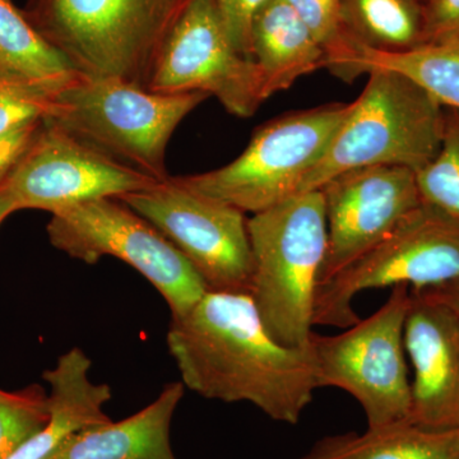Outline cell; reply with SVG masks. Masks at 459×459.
<instances>
[{
	"instance_id": "cell-31",
	"label": "cell",
	"mask_w": 459,
	"mask_h": 459,
	"mask_svg": "<svg viewBox=\"0 0 459 459\" xmlns=\"http://www.w3.org/2000/svg\"><path fill=\"white\" fill-rule=\"evenodd\" d=\"M0 78H3L2 75H0ZM5 80H7V78H5Z\"/></svg>"
},
{
	"instance_id": "cell-6",
	"label": "cell",
	"mask_w": 459,
	"mask_h": 459,
	"mask_svg": "<svg viewBox=\"0 0 459 459\" xmlns=\"http://www.w3.org/2000/svg\"><path fill=\"white\" fill-rule=\"evenodd\" d=\"M349 110L350 104H329L282 115L259 126L234 161L175 180L244 213L270 210L300 192Z\"/></svg>"
},
{
	"instance_id": "cell-9",
	"label": "cell",
	"mask_w": 459,
	"mask_h": 459,
	"mask_svg": "<svg viewBox=\"0 0 459 459\" xmlns=\"http://www.w3.org/2000/svg\"><path fill=\"white\" fill-rule=\"evenodd\" d=\"M410 286L392 287L377 312L336 336L310 334L318 388L336 386L355 398L368 429L409 419L411 383L404 356L403 327Z\"/></svg>"
},
{
	"instance_id": "cell-8",
	"label": "cell",
	"mask_w": 459,
	"mask_h": 459,
	"mask_svg": "<svg viewBox=\"0 0 459 459\" xmlns=\"http://www.w3.org/2000/svg\"><path fill=\"white\" fill-rule=\"evenodd\" d=\"M51 246L93 265L115 256L131 265L165 299L171 318L184 316L208 291L178 247L146 219L117 198H102L51 214Z\"/></svg>"
},
{
	"instance_id": "cell-20",
	"label": "cell",
	"mask_w": 459,
	"mask_h": 459,
	"mask_svg": "<svg viewBox=\"0 0 459 459\" xmlns=\"http://www.w3.org/2000/svg\"><path fill=\"white\" fill-rule=\"evenodd\" d=\"M342 20L358 48L403 53L425 45L424 0H342Z\"/></svg>"
},
{
	"instance_id": "cell-2",
	"label": "cell",
	"mask_w": 459,
	"mask_h": 459,
	"mask_svg": "<svg viewBox=\"0 0 459 459\" xmlns=\"http://www.w3.org/2000/svg\"><path fill=\"white\" fill-rule=\"evenodd\" d=\"M193 0H29L23 13L81 75L148 90L172 29Z\"/></svg>"
},
{
	"instance_id": "cell-27",
	"label": "cell",
	"mask_w": 459,
	"mask_h": 459,
	"mask_svg": "<svg viewBox=\"0 0 459 459\" xmlns=\"http://www.w3.org/2000/svg\"><path fill=\"white\" fill-rule=\"evenodd\" d=\"M425 44L459 40V0H424Z\"/></svg>"
},
{
	"instance_id": "cell-17",
	"label": "cell",
	"mask_w": 459,
	"mask_h": 459,
	"mask_svg": "<svg viewBox=\"0 0 459 459\" xmlns=\"http://www.w3.org/2000/svg\"><path fill=\"white\" fill-rule=\"evenodd\" d=\"M252 59L267 99L304 75L325 68V51L285 0H264L250 26Z\"/></svg>"
},
{
	"instance_id": "cell-22",
	"label": "cell",
	"mask_w": 459,
	"mask_h": 459,
	"mask_svg": "<svg viewBox=\"0 0 459 459\" xmlns=\"http://www.w3.org/2000/svg\"><path fill=\"white\" fill-rule=\"evenodd\" d=\"M325 51V68L344 82L360 77L359 49L344 30L342 0H285Z\"/></svg>"
},
{
	"instance_id": "cell-25",
	"label": "cell",
	"mask_w": 459,
	"mask_h": 459,
	"mask_svg": "<svg viewBox=\"0 0 459 459\" xmlns=\"http://www.w3.org/2000/svg\"><path fill=\"white\" fill-rule=\"evenodd\" d=\"M54 93L36 84L0 78V134L44 120Z\"/></svg>"
},
{
	"instance_id": "cell-19",
	"label": "cell",
	"mask_w": 459,
	"mask_h": 459,
	"mask_svg": "<svg viewBox=\"0 0 459 459\" xmlns=\"http://www.w3.org/2000/svg\"><path fill=\"white\" fill-rule=\"evenodd\" d=\"M0 75L56 92L81 74L13 0H0Z\"/></svg>"
},
{
	"instance_id": "cell-1",
	"label": "cell",
	"mask_w": 459,
	"mask_h": 459,
	"mask_svg": "<svg viewBox=\"0 0 459 459\" xmlns=\"http://www.w3.org/2000/svg\"><path fill=\"white\" fill-rule=\"evenodd\" d=\"M168 347L186 388L226 403L249 402L296 425L318 389L307 349H289L265 331L249 294L207 291L171 318Z\"/></svg>"
},
{
	"instance_id": "cell-4",
	"label": "cell",
	"mask_w": 459,
	"mask_h": 459,
	"mask_svg": "<svg viewBox=\"0 0 459 459\" xmlns=\"http://www.w3.org/2000/svg\"><path fill=\"white\" fill-rule=\"evenodd\" d=\"M367 84L300 192H312L341 172L401 166L418 172L439 151L444 107L407 75L388 68L368 72Z\"/></svg>"
},
{
	"instance_id": "cell-15",
	"label": "cell",
	"mask_w": 459,
	"mask_h": 459,
	"mask_svg": "<svg viewBox=\"0 0 459 459\" xmlns=\"http://www.w3.org/2000/svg\"><path fill=\"white\" fill-rule=\"evenodd\" d=\"M91 365L83 350L74 347L57 359L53 369L45 371L50 386L49 422L7 459H48L71 435L110 421L104 407L113 394L108 385L90 379Z\"/></svg>"
},
{
	"instance_id": "cell-18",
	"label": "cell",
	"mask_w": 459,
	"mask_h": 459,
	"mask_svg": "<svg viewBox=\"0 0 459 459\" xmlns=\"http://www.w3.org/2000/svg\"><path fill=\"white\" fill-rule=\"evenodd\" d=\"M296 459H459V428L431 430L402 420L364 434L329 435Z\"/></svg>"
},
{
	"instance_id": "cell-23",
	"label": "cell",
	"mask_w": 459,
	"mask_h": 459,
	"mask_svg": "<svg viewBox=\"0 0 459 459\" xmlns=\"http://www.w3.org/2000/svg\"><path fill=\"white\" fill-rule=\"evenodd\" d=\"M416 180L422 204L459 222V110L444 108L439 151L416 172Z\"/></svg>"
},
{
	"instance_id": "cell-29",
	"label": "cell",
	"mask_w": 459,
	"mask_h": 459,
	"mask_svg": "<svg viewBox=\"0 0 459 459\" xmlns=\"http://www.w3.org/2000/svg\"><path fill=\"white\" fill-rule=\"evenodd\" d=\"M18 210L17 204L7 190L0 188V223Z\"/></svg>"
},
{
	"instance_id": "cell-7",
	"label": "cell",
	"mask_w": 459,
	"mask_h": 459,
	"mask_svg": "<svg viewBox=\"0 0 459 459\" xmlns=\"http://www.w3.org/2000/svg\"><path fill=\"white\" fill-rule=\"evenodd\" d=\"M459 282V222L421 204L377 247L316 286L314 325L350 328L360 320L353 299L365 290Z\"/></svg>"
},
{
	"instance_id": "cell-10",
	"label": "cell",
	"mask_w": 459,
	"mask_h": 459,
	"mask_svg": "<svg viewBox=\"0 0 459 459\" xmlns=\"http://www.w3.org/2000/svg\"><path fill=\"white\" fill-rule=\"evenodd\" d=\"M117 199L178 247L208 291L249 294L253 255L243 211L186 188L172 177Z\"/></svg>"
},
{
	"instance_id": "cell-21",
	"label": "cell",
	"mask_w": 459,
	"mask_h": 459,
	"mask_svg": "<svg viewBox=\"0 0 459 459\" xmlns=\"http://www.w3.org/2000/svg\"><path fill=\"white\" fill-rule=\"evenodd\" d=\"M388 68L407 75L444 108L459 110V40L425 44L403 53H380L359 48L360 75Z\"/></svg>"
},
{
	"instance_id": "cell-13",
	"label": "cell",
	"mask_w": 459,
	"mask_h": 459,
	"mask_svg": "<svg viewBox=\"0 0 459 459\" xmlns=\"http://www.w3.org/2000/svg\"><path fill=\"white\" fill-rule=\"evenodd\" d=\"M318 190L327 222V252L318 285L385 240L422 204L416 171L401 166L341 172Z\"/></svg>"
},
{
	"instance_id": "cell-14",
	"label": "cell",
	"mask_w": 459,
	"mask_h": 459,
	"mask_svg": "<svg viewBox=\"0 0 459 459\" xmlns=\"http://www.w3.org/2000/svg\"><path fill=\"white\" fill-rule=\"evenodd\" d=\"M403 342L413 368L407 420L431 430L458 429L459 314L437 287H410Z\"/></svg>"
},
{
	"instance_id": "cell-11",
	"label": "cell",
	"mask_w": 459,
	"mask_h": 459,
	"mask_svg": "<svg viewBox=\"0 0 459 459\" xmlns=\"http://www.w3.org/2000/svg\"><path fill=\"white\" fill-rule=\"evenodd\" d=\"M148 90L164 95L204 92L238 117H252L267 100L258 66L235 50L216 0H193L181 14Z\"/></svg>"
},
{
	"instance_id": "cell-5",
	"label": "cell",
	"mask_w": 459,
	"mask_h": 459,
	"mask_svg": "<svg viewBox=\"0 0 459 459\" xmlns=\"http://www.w3.org/2000/svg\"><path fill=\"white\" fill-rule=\"evenodd\" d=\"M204 92L164 93L83 75L56 91L45 117L100 152L160 181L168 180L169 141Z\"/></svg>"
},
{
	"instance_id": "cell-30",
	"label": "cell",
	"mask_w": 459,
	"mask_h": 459,
	"mask_svg": "<svg viewBox=\"0 0 459 459\" xmlns=\"http://www.w3.org/2000/svg\"><path fill=\"white\" fill-rule=\"evenodd\" d=\"M437 289L446 296V300L452 304V307L457 310L459 314V282L451 283V285L439 286Z\"/></svg>"
},
{
	"instance_id": "cell-24",
	"label": "cell",
	"mask_w": 459,
	"mask_h": 459,
	"mask_svg": "<svg viewBox=\"0 0 459 459\" xmlns=\"http://www.w3.org/2000/svg\"><path fill=\"white\" fill-rule=\"evenodd\" d=\"M49 398L39 388L4 392L0 389V459H7L30 437L47 427Z\"/></svg>"
},
{
	"instance_id": "cell-28",
	"label": "cell",
	"mask_w": 459,
	"mask_h": 459,
	"mask_svg": "<svg viewBox=\"0 0 459 459\" xmlns=\"http://www.w3.org/2000/svg\"><path fill=\"white\" fill-rule=\"evenodd\" d=\"M44 120L26 124L20 128L0 134V186L4 183L32 146Z\"/></svg>"
},
{
	"instance_id": "cell-26",
	"label": "cell",
	"mask_w": 459,
	"mask_h": 459,
	"mask_svg": "<svg viewBox=\"0 0 459 459\" xmlns=\"http://www.w3.org/2000/svg\"><path fill=\"white\" fill-rule=\"evenodd\" d=\"M264 0H216L220 16L231 44L238 54L252 59L250 26Z\"/></svg>"
},
{
	"instance_id": "cell-16",
	"label": "cell",
	"mask_w": 459,
	"mask_h": 459,
	"mask_svg": "<svg viewBox=\"0 0 459 459\" xmlns=\"http://www.w3.org/2000/svg\"><path fill=\"white\" fill-rule=\"evenodd\" d=\"M184 394L183 383H171L131 418L77 431L48 459H178L171 448L170 428Z\"/></svg>"
},
{
	"instance_id": "cell-12",
	"label": "cell",
	"mask_w": 459,
	"mask_h": 459,
	"mask_svg": "<svg viewBox=\"0 0 459 459\" xmlns=\"http://www.w3.org/2000/svg\"><path fill=\"white\" fill-rule=\"evenodd\" d=\"M160 180L69 134L44 120L38 137L0 188L18 210L51 214L102 198H120L159 184Z\"/></svg>"
},
{
	"instance_id": "cell-3",
	"label": "cell",
	"mask_w": 459,
	"mask_h": 459,
	"mask_svg": "<svg viewBox=\"0 0 459 459\" xmlns=\"http://www.w3.org/2000/svg\"><path fill=\"white\" fill-rule=\"evenodd\" d=\"M247 231L253 255L249 295L265 331L282 346L307 349L327 252L322 193H298L253 214Z\"/></svg>"
}]
</instances>
